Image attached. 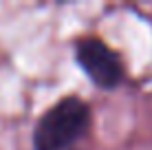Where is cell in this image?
<instances>
[{"label":"cell","mask_w":152,"mask_h":150,"mask_svg":"<svg viewBox=\"0 0 152 150\" xmlns=\"http://www.w3.org/2000/svg\"><path fill=\"white\" fill-rule=\"evenodd\" d=\"M91 108L71 95L55 102L38 119L33 130V150H64L88 130Z\"/></svg>","instance_id":"6da1fadb"},{"label":"cell","mask_w":152,"mask_h":150,"mask_svg":"<svg viewBox=\"0 0 152 150\" xmlns=\"http://www.w3.org/2000/svg\"><path fill=\"white\" fill-rule=\"evenodd\" d=\"M75 60L97 86L110 91L124 80V64L117 51H113L99 38H82L75 44Z\"/></svg>","instance_id":"7a4b0ae2"}]
</instances>
